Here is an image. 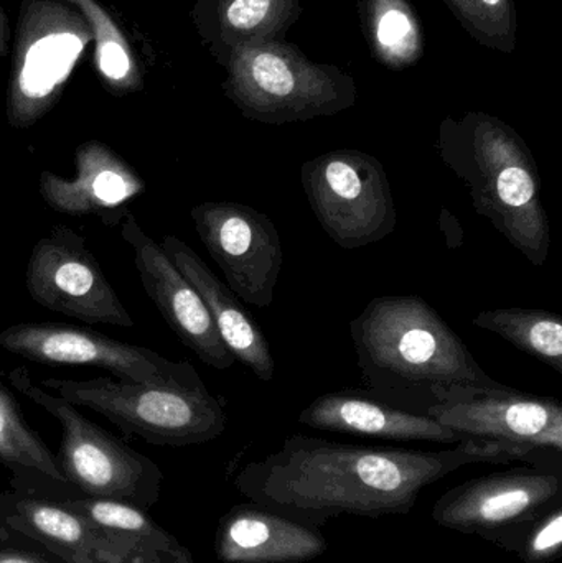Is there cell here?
Segmentation results:
<instances>
[{
    "mask_svg": "<svg viewBox=\"0 0 562 563\" xmlns=\"http://www.w3.org/2000/svg\"><path fill=\"white\" fill-rule=\"evenodd\" d=\"M547 465L525 450L465 440L442 450L352 445L294 433L238 472V492L257 505L322 528L340 516H406L439 479L477 463ZM558 470V468H554Z\"/></svg>",
    "mask_w": 562,
    "mask_h": 563,
    "instance_id": "cell-1",
    "label": "cell"
},
{
    "mask_svg": "<svg viewBox=\"0 0 562 563\" xmlns=\"http://www.w3.org/2000/svg\"><path fill=\"white\" fill-rule=\"evenodd\" d=\"M350 334L363 390L398 409L426 416L438 389L497 383L419 295L373 298L350 321Z\"/></svg>",
    "mask_w": 562,
    "mask_h": 563,
    "instance_id": "cell-2",
    "label": "cell"
},
{
    "mask_svg": "<svg viewBox=\"0 0 562 563\" xmlns=\"http://www.w3.org/2000/svg\"><path fill=\"white\" fill-rule=\"evenodd\" d=\"M439 157L464 181L475 211L535 267L550 257L551 224L537 158L525 139L488 112L442 119Z\"/></svg>",
    "mask_w": 562,
    "mask_h": 563,
    "instance_id": "cell-3",
    "label": "cell"
},
{
    "mask_svg": "<svg viewBox=\"0 0 562 563\" xmlns=\"http://www.w3.org/2000/svg\"><path fill=\"white\" fill-rule=\"evenodd\" d=\"M224 69V95L244 118L261 124L332 118L359 98L352 75L332 63L312 62L283 38L240 46Z\"/></svg>",
    "mask_w": 562,
    "mask_h": 563,
    "instance_id": "cell-4",
    "label": "cell"
},
{
    "mask_svg": "<svg viewBox=\"0 0 562 563\" xmlns=\"http://www.w3.org/2000/svg\"><path fill=\"white\" fill-rule=\"evenodd\" d=\"M45 389L85 407L152 445L190 446L217 440L227 430L224 402L203 380L194 384H147L95 377L43 380Z\"/></svg>",
    "mask_w": 562,
    "mask_h": 563,
    "instance_id": "cell-5",
    "label": "cell"
},
{
    "mask_svg": "<svg viewBox=\"0 0 562 563\" xmlns=\"http://www.w3.org/2000/svg\"><path fill=\"white\" fill-rule=\"evenodd\" d=\"M9 380L58 420L62 445L56 459L69 485L81 496L128 503L144 511L161 499L164 475L151 459L96 426L68 400L33 384L25 367L10 371Z\"/></svg>",
    "mask_w": 562,
    "mask_h": 563,
    "instance_id": "cell-6",
    "label": "cell"
},
{
    "mask_svg": "<svg viewBox=\"0 0 562 563\" xmlns=\"http://www.w3.org/2000/svg\"><path fill=\"white\" fill-rule=\"evenodd\" d=\"M300 184L320 227L342 250L379 243L396 230L388 175L366 152L337 148L317 155L300 167Z\"/></svg>",
    "mask_w": 562,
    "mask_h": 563,
    "instance_id": "cell-7",
    "label": "cell"
},
{
    "mask_svg": "<svg viewBox=\"0 0 562 563\" xmlns=\"http://www.w3.org/2000/svg\"><path fill=\"white\" fill-rule=\"evenodd\" d=\"M426 416L464 440L515 446L562 470V406L557 397L533 396L500 383L464 384L436 390Z\"/></svg>",
    "mask_w": 562,
    "mask_h": 563,
    "instance_id": "cell-8",
    "label": "cell"
},
{
    "mask_svg": "<svg viewBox=\"0 0 562 563\" xmlns=\"http://www.w3.org/2000/svg\"><path fill=\"white\" fill-rule=\"evenodd\" d=\"M560 503L562 470L525 465L454 486L436 501L431 518L515 554L528 526Z\"/></svg>",
    "mask_w": 562,
    "mask_h": 563,
    "instance_id": "cell-9",
    "label": "cell"
},
{
    "mask_svg": "<svg viewBox=\"0 0 562 563\" xmlns=\"http://www.w3.org/2000/svg\"><path fill=\"white\" fill-rule=\"evenodd\" d=\"M0 347L10 354L52 366H91L115 379L147 384H194V364L172 361L151 347L112 340L89 328L25 321L0 331Z\"/></svg>",
    "mask_w": 562,
    "mask_h": 563,
    "instance_id": "cell-10",
    "label": "cell"
},
{
    "mask_svg": "<svg viewBox=\"0 0 562 563\" xmlns=\"http://www.w3.org/2000/svg\"><path fill=\"white\" fill-rule=\"evenodd\" d=\"M25 287L35 303L55 313L86 323L134 327L85 238L66 224H56L36 241L26 264Z\"/></svg>",
    "mask_w": 562,
    "mask_h": 563,
    "instance_id": "cell-11",
    "label": "cell"
},
{
    "mask_svg": "<svg viewBox=\"0 0 562 563\" xmlns=\"http://www.w3.org/2000/svg\"><path fill=\"white\" fill-rule=\"evenodd\" d=\"M190 217L233 294L253 307H269L284 264L274 221L238 201H205L191 208Z\"/></svg>",
    "mask_w": 562,
    "mask_h": 563,
    "instance_id": "cell-12",
    "label": "cell"
},
{
    "mask_svg": "<svg viewBox=\"0 0 562 563\" xmlns=\"http://www.w3.org/2000/svg\"><path fill=\"white\" fill-rule=\"evenodd\" d=\"M12 482L0 493V521L13 536L42 545L65 563H165L63 503L62 496Z\"/></svg>",
    "mask_w": 562,
    "mask_h": 563,
    "instance_id": "cell-13",
    "label": "cell"
},
{
    "mask_svg": "<svg viewBox=\"0 0 562 563\" xmlns=\"http://www.w3.org/2000/svg\"><path fill=\"white\" fill-rule=\"evenodd\" d=\"M88 30L49 2L23 13L19 58L9 92V121L29 128L52 109L85 48Z\"/></svg>",
    "mask_w": 562,
    "mask_h": 563,
    "instance_id": "cell-14",
    "label": "cell"
},
{
    "mask_svg": "<svg viewBox=\"0 0 562 563\" xmlns=\"http://www.w3.org/2000/svg\"><path fill=\"white\" fill-rule=\"evenodd\" d=\"M121 236L131 247L145 294L175 336L208 366L230 369L236 361L221 340L203 298L172 263L161 243L152 240L129 211L121 221Z\"/></svg>",
    "mask_w": 562,
    "mask_h": 563,
    "instance_id": "cell-15",
    "label": "cell"
},
{
    "mask_svg": "<svg viewBox=\"0 0 562 563\" xmlns=\"http://www.w3.org/2000/svg\"><path fill=\"white\" fill-rule=\"evenodd\" d=\"M75 177L53 172L38 175V194L46 207L69 217H96L118 227L128 205L147 191V184L131 164L99 141H86L75 151Z\"/></svg>",
    "mask_w": 562,
    "mask_h": 563,
    "instance_id": "cell-16",
    "label": "cell"
},
{
    "mask_svg": "<svg viewBox=\"0 0 562 563\" xmlns=\"http://www.w3.org/2000/svg\"><path fill=\"white\" fill-rule=\"evenodd\" d=\"M327 551L320 528L253 501L224 512L214 534V554L223 563H302Z\"/></svg>",
    "mask_w": 562,
    "mask_h": 563,
    "instance_id": "cell-17",
    "label": "cell"
},
{
    "mask_svg": "<svg viewBox=\"0 0 562 563\" xmlns=\"http://www.w3.org/2000/svg\"><path fill=\"white\" fill-rule=\"evenodd\" d=\"M300 426L322 432L349 433L396 442H431L458 445L461 435L425 413L409 412L370 396L365 390L343 389L323 394L299 413Z\"/></svg>",
    "mask_w": 562,
    "mask_h": 563,
    "instance_id": "cell-18",
    "label": "cell"
},
{
    "mask_svg": "<svg viewBox=\"0 0 562 563\" xmlns=\"http://www.w3.org/2000/svg\"><path fill=\"white\" fill-rule=\"evenodd\" d=\"M172 263L191 282L203 298L221 340L234 361H240L257 379L269 383L276 374L273 351L261 324L246 310L240 298L207 266L203 260L174 234L161 243Z\"/></svg>",
    "mask_w": 562,
    "mask_h": 563,
    "instance_id": "cell-19",
    "label": "cell"
},
{
    "mask_svg": "<svg viewBox=\"0 0 562 563\" xmlns=\"http://www.w3.org/2000/svg\"><path fill=\"white\" fill-rule=\"evenodd\" d=\"M302 12V0H200L197 19L224 66L240 46L284 38Z\"/></svg>",
    "mask_w": 562,
    "mask_h": 563,
    "instance_id": "cell-20",
    "label": "cell"
},
{
    "mask_svg": "<svg viewBox=\"0 0 562 563\" xmlns=\"http://www.w3.org/2000/svg\"><path fill=\"white\" fill-rule=\"evenodd\" d=\"M0 463L12 472L15 483L75 498L71 493L76 489L63 475L55 453L29 426L20 404L3 384H0Z\"/></svg>",
    "mask_w": 562,
    "mask_h": 563,
    "instance_id": "cell-21",
    "label": "cell"
},
{
    "mask_svg": "<svg viewBox=\"0 0 562 563\" xmlns=\"http://www.w3.org/2000/svg\"><path fill=\"white\" fill-rule=\"evenodd\" d=\"M360 23L373 58L393 71L425 56V29L409 0H360Z\"/></svg>",
    "mask_w": 562,
    "mask_h": 563,
    "instance_id": "cell-22",
    "label": "cell"
},
{
    "mask_svg": "<svg viewBox=\"0 0 562 563\" xmlns=\"http://www.w3.org/2000/svg\"><path fill=\"white\" fill-rule=\"evenodd\" d=\"M62 499L66 506L75 509L99 528L131 539L162 562L195 563L190 551L158 526L147 511L137 506L111 501V499L86 498V496H75V498L62 496Z\"/></svg>",
    "mask_w": 562,
    "mask_h": 563,
    "instance_id": "cell-23",
    "label": "cell"
},
{
    "mask_svg": "<svg viewBox=\"0 0 562 563\" xmlns=\"http://www.w3.org/2000/svg\"><path fill=\"white\" fill-rule=\"evenodd\" d=\"M472 324L492 331L517 350L562 374V318L543 308H494L475 314Z\"/></svg>",
    "mask_w": 562,
    "mask_h": 563,
    "instance_id": "cell-24",
    "label": "cell"
},
{
    "mask_svg": "<svg viewBox=\"0 0 562 563\" xmlns=\"http://www.w3.org/2000/svg\"><path fill=\"white\" fill-rule=\"evenodd\" d=\"M73 3L88 22L96 42V66L106 85L118 92H131L141 86V75L131 46L118 23L98 0H66Z\"/></svg>",
    "mask_w": 562,
    "mask_h": 563,
    "instance_id": "cell-25",
    "label": "cell"
},
{
    "mask_svg": "<svg viewBox=\"0 0 562 563\" xmlns=\"http://www.w3.org/2000/svg\"><path fill=\"white\" fill-rule=\"evenodd\" d=\"M465 32L494 52L517 48L518 13L515 0H444Z\"/></svg>",
    "mask_w": 562,
    "mask_h": 563,
    "instance_id": "cell-26",
    "label": "cell"
},
{
    "mask_svg": "<svg viewBox=\"0 0 562 563\" xmlns=\"http://www.w3.org/2000/svg\"><path fill=\"white\" fill-rule=\"evenodd\" d=\"M562 503L541 512L525 531L515 554L525 563H551L562 554Z\"/></svg>",
    "mask_w": 562,
    "mask_h": 563,
    "instance_id": "cell-27",
    "label": "cell"
},
{
    "mask_svg": "<svg viewBox=\"0 0 562 563\" xmlns=\"http://www.w3.org/2000/svg\"><path fill=\"white\" fill-rule=\"evenodd\" d=\"M0 563H56L49 561L46 555L38 554L35 551H25V549L0 548ZM59 563H65L59 561Z\"/></svg>",
    "mask_w": 562,
    "mask_h": 563,
    "instance_id": "cell-28",
    "label": "cell"
},
{
    "mask_svg": "<svg viewBox=\"0 0 562 563\" xmlns=\"http://www.w3.org/2000/svg\"><path fill=\"white\" fill-rule=\"evenodd\" d=\"M13 534L9 531V529L5 528V525H3L2 521H0V548L2 545L10 544L12 542Z\"/></svg>",
    "mask_w": 562,
    "mask_h": 563,
    "instance_id": "cell-29",
    "label": "cell"
},
{
    "mask_svg": "<svg viewBox=\"0 0 562 563\" xmlns=\"http://www.w3.org/2000/svg\"><path fill=\"white\" fill-rule=\"evenodd\" d=\"M0 36H2V22H0Z\"/></svg>",
    "mask_w": 562,
    "mask_h": 563,
    "instance_id": "cell-30",
    "label": "cell"
}]
</instances>
